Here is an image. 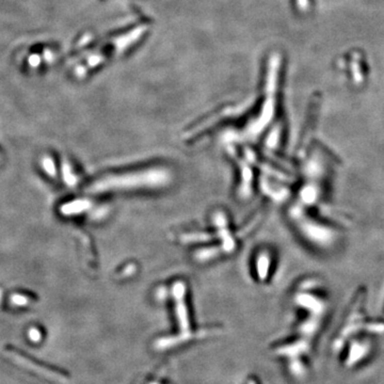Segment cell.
<instances>
[{
	"label": "cell",
	"instance_id": "277c9868",
	"mask_svg": "<svg viewBox=\"0 0 384 384\" xmlns=\"http://www.w3.org/2000/svg\"><path fill=\"white\" fill-rule=\"evenodd\" d=\"M235 160L239 166L240 176H241V182L239 185V194L241 198L247 199L249 198L252 191V182H253L252 169L251 167H250L249 162L247 163L246 160L241 159L237 156H235Z\"/></svg>",
	"mask_w": 384,
	"mask_h": 384
},
{
	"label": "cell",
	"instance_id": "8992f818",
	"mask_svg": "<svg viewBox=\"0 0 384 384\" xmlns=\"http://www.w3.org/2000/svg\"><path fill=\"white\" fill-rule=\"evenodd\" d=\"M271 268V255L269 252L262 251L257 254L255 261V270L257 279L260 281H266L269 275Z\"/></svg>",
	"mask_w": 384,
	"mask_h": 384
},
{
	"label": "cell",
	"instance_id": "52a82bcc",
	"mask_svg": "<svg viewBox=\"0 0 384 384\" xmlns=\"http://www.w3.org/2000/svg\"><path fill=\"white\" fill-rule=\"evenodd\" d=\"M29 336H30V338L32 339V341H34V342H38L39 339L41 338V334H40V332L38 331V330H33V329L30 330Z\"/></svg>",
	"mask_w": 384,
	"mask_h": 384
},
{
	"label": "cell",
	"instance_id": "6da1fadb",
	"mask_svg": "<svg viewBox=\"0 0 384 384\" xmlns=\"http://www.w3.org/2000/svg\"><path fill=\"white\" fill-rule=\"evenodd\" d=\"M173 182V172L165 166H148L129 171L106 174L93 182L92 193L153 191L164 189Z\"/></svg>",
	"mask_w": 384,
	"mask_h": 384
},
{
	"label": "cell",
	"instance_id": "7a4b0ae2",
	"mask_svg": "<svg viewBox=\"0 0 384 384\" xmlns=\"http://www.w3.org/2000/svg\"><path fill=\"white\" fill-rule=\"evenodd\" d=\"M186 293H187V286L183 281H176L172 286V294L174 298V305H175V314L178 319V326L181 328V336L178 337L176 343H180L182 339L189 338L191 333L189 332L190 330V324H189V313L188 308H187L186 303Z\"/></svg>",
	"mask_w": 384,
	"mask_h": 384
},
{
	"label": "cell",
	"instance_id": "5b68a950",
	"mask_svg": "<svg viewBox=\"0 0 384 384\" xmlns=\"http://www.w3.org/2000/svg\"><path fill=\"white\" fill-rule=\"evenodd\" d=\"M8 355H10L12 360H14L16 363H19L20 365L22 366H25V367H27L28 369L37 372L39 374H43L44 377H47L49 379H53V380H58V381H62L63 380V377L61 376V374L52 371V370H49L47 368H43L42 366L40 365H37L35 363H33L32 361L28 360L27 358H24V356H22L20 353L17 352H13V351H9L8 352Z\"/></svg>",
	"mask_w": 384,
	"mask_h": 384
},
{
	"label": "cell",
	"instance_id": "3957f363",
	"mask_svg": "<svg viewBox=\"0 0 384 384\" xmlns=\"http://www.w3.org/2000/svg\"><path fill=\"white\" fill-rule=\"evenodd\" d=\"M213 223L216 226V235L221 241L220 248L223 253H232L236 249V240L228 226L227 218L223 211H216L213 215Z\"/></svg>",
	"mask_w": 384,
	"mask_h": 384
}]
</instances>
